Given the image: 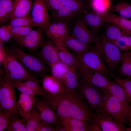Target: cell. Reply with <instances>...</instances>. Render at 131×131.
I'll use <instances>...</instances> for the list:
<instances>
[{
	"label": "cell",
	"mask_w": 131,
	"mask_h": 131,
	"mask_svg": "<svg viewBox=\"0 0 131 131\" xmlns=\"http://www.w3.org/2000/svg\"><path fill=\"white\" fill-rule=\"evenodd\" d=\"M39 28L32 30L20 40L16 41L20 46L31 51L37 50L41 47L43 41L42 32Z\"/></svg>",
	"instance_id": "cell-15"
},
{
	"label": "cell",
	"mask_w": 131,
	"mask_h": 131,
	"mask_svg": "<svg viewBox=\"0 0 131 131\" xmlns=\"http://www.w3.org/2000/svg\"><path fill=\"white\" fill-rule=\"evenodd\" d=\"M20 117L17 112L14 113L10 124L6 131H26L25 123Z\"/></svg>",
	"instance_id": "cell-36"
},
{
	"label": "cell",
	"mask_w": 131,
	"mask_h": 131,
	"mask_svg": "<svg viewBox=\"0 0 131 131\" xmlns=\"http://www.w3.org/2000/svg\"><path fill=\"white\" fill-rule=\"evenodd\" d=\"M78 74L80 82H87L102 89L108 88L112 81L109 76L83 68Z\"/></svg>",
	"instance_id": "cell-13"
},
{
	"label": "cell",
	"mask_w": 131,
	"mask_h": 131,
	"mask_svg": "<svg viewBox=\"0 0 131 131\" xmlns=\"http://www.w3.org/2000/svg\"><path fill=\"white\" fill-rule=\"evenodd\" d=\"M41 121L39 113L33 106L25 120L26 131H36Z\"/></svg>",
	"instance_id": "cell-30"
},
{
	"label": "cell",
	"mask_w": 131,
	"mask_h": 131,
	"mask_svg": "<svg viewBox=\"0 0 131 131\" xmlns=\"http://www.w3.org/2000/svg\"><path fill=\"white\" fill-rule=\"evenodd\" d=\"M8 51L34 77L42 79L46 74L48 69L40 59L25 52L16 45H12Z\"/></svg>",
	"instance_id": "cell-2"
},
{
	"label": "cell",
	"mask_w": 131,
	"mask_h": 131,
	"mask_svg": "<svg viewBox=\"0 0 131 131\" xmlns=\"http://www.w3.org/2000/svg\"><path fill=\"white\" fill-rule=\"evenodd\" d=\"M111 41L123 51L125 52L131 50V34H125L116 40Z\"/></svg>",
	"instance_id": "cell-41"
},
{
	"label": "cell",
	"mask_w": 131,
	"mask_h": 131,
	"mask_svg": "<svg viewBox=\"0 0 131 131\" xmlns=\"http://www.w3.org/2000/svg\"><path fill=\"white\" fill-rule=\"evenodd\" d=\"M105 25V35L107 39L111 41L116 40L122 37L125 33L119 28L112 24L107 23Z\"/></svg>",
	"instance_id": "cell-34"
},
{
	"label": "cell",
	"mask_w": 131,
	"mask_h": 131,
	"mask_svg": "<svg viewBox=\"0 0 131 131\" xmlns=\"http://www.w3.org/2000/svg\"><path fill=\"white\" fill-rule=\"evenodd\" d=\"M14 113H7L0 110V131H6L10 124L13 115Z\"/></svg>",
	"instance_id": "cell-43"
},
{
	"label": "cell",
	"mask_w": 131,
	"mask_h": 131,
	"mask_svg": "<svg viewBox=\"0 0 131 131\" xmlns=\"http://www.w3.org/2000/svg\"><path fill=\"white\" fill-rule=\"evenodd\" d=\"M55 44L58 50L60 61L69 67L74 68L78 73L82 68L75 55L61 45Z\"/></svg>",
	"instance_id": "cell-21"
},
{
	"label": "cell",
	"mask_w": 131,
	"mask_h": 131,
	"mask_svg": "<svg viewBox=\"0 0 131 131\" xmlns=\"http://www.w3.org/2000/svg\"><path fill=\"white\" fill-rule=\"evenodd\" d=\"M122 0V1H123L124 0Z\"/></svg>",
	"instance_id": "cell-50"
},
{
	"label": "cell",
	"mask_w": 131,
	"mask_h": 131,
	"mask_svg": "<svg viewBox=\"0 0 131 131\" xmlns=\"http://www.w3.org/2000/svg\"><path fill=\"white\" fill-rule=\"evenodd\" d=\"M3 66L5 71L3 76L9 80H17L23 82L29 79L39 80L29 73L20 63L12 54L5 50L2 59Z\"/></svg>",
	"instance_id": "cell-4"
},
{
	"label": "cell",
	"mask_w": 131,
	"mask_h": 131,
	"mask_svg": "<svg viewBox=\"0 0 131 131\" xmlns=\"http://www.w3.org/2000/svg\"><path fill=\"white\" fill-rule=\"evenodd\" d=\"M42 97L35 98L33 104V107L39 113L42 121L55 126H62L61 121L57 114L47 100Z\"/></svg>",
	"instance_id": "cell-11"
},
{
	"label": "cell",
	"mask_w": 131,
	"mask_h": 131,
	"mask_svg": "<svg viewBox=\"0 0 131 131\" xmlns=\"http://www.w3.org/2000/svg\"><path fill=\"white\" fill-rule=\"evenodd\" d=\"M34 96L20 93L17 103V111L25 122V120L33 107Z\"/></svg>",
	"instance_id": "cell-24"
},
{
	"label": "cell",
	"mask_w": 131,
	"mask_h": 131,
	"mask_svg": "<svg viewBox=\"0 0 131 131\" xmlns=\"http://www.w3.org/2000/svg\"><path fill=\"white\" fill-rule=\"evenodd\" d=\"M4 78L12 84L14 88L17 89L21 93L34 96L39 95L37 92L27 86L22 82L17 80H9Z\"/></svg>",
	"instance_id": "cell-38"
},
{
	"label": "cell",
	"mask_w": 131,
	"mask_h": 131,
	"mask_svg": "<svg viewBox=\"0 0 131 131\" xmlns=\"http://www.w3.org/2000/svg\"><path fill=\"white\" fill-rule=\"evenodd\" d=\"M75 55L82 68L111 77L115 75L105 64L95 46L83 53Z\"/></svg>",
	"instance_id": "cell-3"
},
{
	"label": "cell",
	"mask_w": 131,
	"mask_h": 131,
	"mask_svg": "<svg viewBox=\"0 0 131 131\" xmlns=\"http://www.w3.org/2000/svg\"><path fill=\"white\" fill-rule=\"evenodd\" d=\"M102 89L104 96L100 111L106 113L124 125V122L127 117V115L123 106L111 94L108 88Z\"/></svg>",
	"instance_id": "cell-7"
},
{
	"label": "cell",
	"mask_w": 131,
	"mask_h": 131,
	"mask_svg": "<svg viewBox=\"0 0 131 131\" xmlns=\"http://www.w3.org/2000/svg\"><path fill=\"white\" fill-rule=\"evenodd\" d=\"M48 9L43 0H34L33 4L31 16L33 26L45 31L50 23Z\"/></svg>",
	"instance_id": "cell-12"
},
{
	"label": "cell",
	"mask_w": 131,
	"mask_h": 131,
	"mask_svg": "<svg viewBox=\"0 0 131 131\" xmlns=\"http://www.w3.org/2000/svg\"><path fill=\"white\" fill-rule=\"evenodd\" d=\"M110 10L117 12L123 17L127 19L131 18V3L121 1L111 5Z\"/></svg>",
	"instance_id": "cell-33"
},
{
	"label": "cell",
	"mask_w": 131,
	"mask_h": 131,
	"mask_svg": "<svg viewBox=\"0 0 131 131\" xmlns=\"http://www.w3.org/2000/svg\"><path fill=\"white\" fill-rule=\"evenodd\" d=\"M17 103L14 88L0 74V110L12 114L17 112Z\"/></svg>",
	"instance_id": "cell-8"
},
{
	"label": "cell",
	"mask_w": 131,
	"mask_h": 131,
	"mask_svg": "<svg viewBox=\"0 0 131 131\" xmlns=\"http://www.w3.org/2000/svg\"><path fill=\"white\" fill-rule=\"evenodd\" d=\"M69 23L71 24L69 26L71 35L89 47L93 46L97 37L92 34L77 15Z\"/></svg>",
	"instance_id": "cell-10"
},
{
	"label": "cell",
	"mask_w": 131,
	"mask_h": 131,
	"mask_svg": "<svg viewBox=\"0 0 131 131\" xmlns=\"http://www.w3.org/2000/svg\"><path fill=\"white\" fill-rule=\"evenodd\" d=\"M95 120L98 123L101 131H125L124 125L116 120L106 113L100 111L97 114Z\"/></svg>",
	"instance_id": "cell-18"
},
{
	"label": "cell",
	"mask_w": 131,
	"mask_h": 131,
	"mask_svg": "<svg viewBox=\"0 0 131 131\" xmlns=\"http://www.w3.org/2000/svg\"><path fill=\"white\" fill-rule=\"evenodd\" d=\"M81 2L86 4V3L88 0H78Z\"/></svg>",
	"instance_id": "cell-49"
},
{
	"label": "cell",
	"mask_w": 131,
	"mask_h": 131,
	"mask_svg": "<svg viewBox=\"0 0 131 131\" xmlns=\"http://www.w3.org/2000/svg\"><path fill=\"white\" fill-rule=\"evenodd\" d=\"M71 100L70 116L86 123L95 124L97 114L76 92H66Z\"/></svg>",
	"instance_id": "cell-5"
},
{
	"label": "cell",
	"mask_w": 131,
	"mask_h": 131,
	"mask_svg": "<svg viewBox=\"0 0 131 131\" xmlns=\"http://www.w3.org/2000/svg\"><path fill=\"white\" fill-rule=\"evenodd\" d=\"M94 44L97 50L105 61L108 68L114 73L123 59V53L115 43L104 35L97 37Z\"/></svg>",
	"instance_id": "cell-1"
},
{
	"label": "cell",
	"mask_w": 131,
	"mask_h": 131,
	"mask_svg": "<svg viewBox=\"0 0 131 131\" xmlns=\"http://www.w3.org/2000/svg\"><path fill=\"white\" fill-rule=\"evenodd\" d=\"M50 66L52 75L60 80L71 68L60 61L52 64Z\"/></svg>",
	"instance_id": "cell-37"
},
{
	"label": "cell",
	"mask_w": 131,
	"mask_h": 131,
	"mask_svg": "<svg viewBox=\"0 0 131 131\" xmlns=\"http://www.w3.org/2000/svg\"><path fill=\"white\" fill-rule=\"evenodd\" d=\"M109 91L119 101L123 106L127 115L131 106V102L122 88L114 81H112L108 88Z\"/></svg>",
	"instance_id": "cell-26"
},
{
	"label": "cell",
	"mask_w": 131,
	"mask_h": 131,
	"mask_svg": "<svg viewBox=\"0 0 131 131\" xmlns=\"http://www.w3.org/2000/svg\"><path fill=\"white\" fill-rule=\"evenodd\" d=\"M39 52L41 59L50 66L60 61L58 50L55 45L50 40H44Z\"/></svg>",
	"instance_id": "cell-17"
},
{
	"label": "cell",
	"mask_w": 131,
	"mask_h": 131,
	"mask_svg": "<svg viewBox=\"0 0 131 131\" xmlns=\"http://www.w3.org/2000/svg\"><path fill=\"white\" fill-rule=\"evenodd\" d=\"M64 6L77 15L87 9L86 4L78 0H63Z\"/></svg>",
	"instance_id": "cell-35"
},
{
	"label": "cell",
	"mask_w": 131,
	"mask_h": 131,
	"mask_svg": "<svg viewBox=\"0 0 131 131\" xmlns=\"http://www.w3.org/2000/svg\"><path fill=\"white\" fill-rule=\"evenodd\" d=\"M77 16L87 26L90 28V31L95 36L101 28L105 22L99 15L87 8Z\"/></svg>",
	"instance_id": "cell-16"
},
{
	"label": "cell",
	"mask_w": 131,
	"mask_h": 131,
	"mask_svg": "<svg viewBox=\"0 0 131 131\" xmlns=\"http://www.w3.org/2000/svg\"><path fill=\"white\" fill-rule=\"evenodd\" d=\"M105 23L117 26L126 34H131V20L117 15L109 11L100 16Z\"/></svg>",
	"instance_id": "cell-22"
},
{
	"label": "cell",
	"mask_w": 131,
	"mask_h": 131,
	"mask_svg": "<svg viewBox=\"0 0 131 131\" xmlns=\"http://www.w3.org/2000/svg\"><path fill=\"white\" fill-rule=\"evenodd\" d=\"M48 10L51 12L57 10L64 6L63 0H43Z\"/></svg>",
	"instance_id": "cell-46"
},
{
	"label": "cell",
	"mask_w": 131,
	"mask_h": 131,
	"mask_svg": "<svg viewBox=\"0 0 131 131\" xmlns=\"http://www.w3.org/2000/svg\"><path fill=\"white\" fill-rule=\"evenodd\" d=\"M33 27V25L12 27L13 38L16 41H19L32 30Z\"/></svg>",
	"instance_id": "cell-39"
},
{
	"label": "cell",
	"mask_w": 131,
	"mask_h": 131,
	"mask_svg": "<svg viewBox=\"0 0 131 131\" xmlns=\"http://www.w3.org/2000/svg\"><path fill=\"white\" fill-rule=\"evenodd\" d=\"M51 13L53 22L69 23L77 16L64 6Z\"/></svg>",
	"instance_id": "cell-29"
},
{
	"label": "cell",
	"mask_w": 131,
	"mask_h": 131,
	"mask_svg": "<svg viewBox=\"0 0 131 131\" xmlns=\"http://www.w3.org/2000/svg\"><path fill=\"white\" fill-rule=\"evenodd\" d=\"M14 0H0V25L7 22L10 19Z\"/></svg>",
	"instance_id": "cell-31"
},
{
	"label": "cell",
	"mask_w": 131,
	"mask_h": 131,
	"mask_svg": "<svg viewBox=\"0 0 131 131\" xmlns=\"http://www.w3.org/2000/svg\"><path fill=\"white\" fill-rule=\"evenodd\" d=\"M130 53H131V52H130Z\"/></svg>",
	"instance_id": "cell-51"
},
{
	"label": "cell",
	"mask_w": 131,
	"mask_h": 131,
	"mask_svg": "<svg viewBox=\"0 0 131 131\" xmlns=\"http://www.w3.org/2000/svg\"><path fill=\"white\" fill-rule=\"evenodd\" d=\"M119 67V77L123 76L131 80V54L130 52L125 51Z\"/></svg>",
	"instance_id": "cell-32"
},
{
	"label": "cell",
	"mask_w": 131,
	"mask_h": 131,
	"mask_svg": "<svg viewBox=\"0 0 131 131\" xmlns=\"http://www.w3.org/2000/svg\"><path fill=\"white\" fill-rule=\"evenodd\" d=\"M61 120L66 131H101L98 123H86L71 116Z\"/></svg>",
	"instance_id": "cell-19"
},
{
	"label": "cell",
	"mask_w": 131,
	"mask_h": 131,
	"mask_svg": "<svg viewBox=\"0 0 131 131\" xmlns=\"http://www.w3.org/2000/svg\"><path fill=\"white\" fill-rule=\"evenodd\" d=\"M78 73L74 68L71 67L60 79L67 93L75 92L79 84Z\"/></svg>",
	"instance_id": "cell-25"
},
{
	"label": "cell",
	"mask_w": 131,
	"mask_h": 131,
	"mask_svg": "<svg viewBox=\"0 0 131 131\" xmlns=\"http://www.w3.org/2000/svg\"><path fill=\"white\" fill-rule=\"evenodd\" d=\"M111 6V0H89L88 9L101 16L109 11Z\"/></svg>",
	"instance_id": "cell-28"
},
{
	"label": "cell",
	"mask_w": 131,
	"mask_h": 131,
	"mask_svg": "<svg viewBox=\"0 0 131 131\" xmlns=\"http://www.w3.org/2000/svg\"><path fill=\"white\" fill-rule=\"evenodd\" d=\"M36 131H56V127L52 124L41 121Z\"/></svg>",
	"instance_id": "cell-47"
},
{
	"label": "cell",
	"mask_w": 131,
	"mask_h": 131,
	"mask_svg": "<svg viewBox=\"0 0 131 131\" xmlns=\"http://www.w3.org/2000/svg\"><path fill=\"white\" fill-rule=\"evenodd\" d=\"M33 21L31 15L28 14L25 16L15 18L10 20L9 25L13 27L33 26Z\"/></svg>",
	"instance_id": "cell-42"
},
{
	"label": "cell",
	"mask_w": 131,
	"mask_h": 131,
	"mask_svg": "<svg viewBox=\"0 0 131 131\" xmlns=\"http://www.w3.org/2000/svg\"><path fill=\"white\" fill-rule=\"evenodd\" d=\"M54 44H60L70 49L73 51L75 54L83 53L91 47L88 46L70 34L58 42Z\"/></svg>",
	"instance_id": "cell-23"
},
{
	"label": "cell",
	"mask_w": 131,
	"mask_h": 131,
	"mask_svg": "<svg viewBox=\"0 0 131 131\" xmlns=\"http://www.w3.org/2000/svg\"><path fill=\"white\" fill-rule=\"evenodd\" d=\"M76 91L94 112L97 114L100 113L104 98L102 89L87 82H80Z\"/></svg>",
	"instance_id": "cell-6"
},
{
	"label": "cell",
	"mask_w": 131,
	"mask_h": 131,
	"mask_svg": "<svg viewBox=\"0 0 131 131\" xmlns=\"http://www.w3.org/2000/svg\"><path fill=\"white\" fill-rule=\"evenodd\" d=\"M45 34L55 43L69 35L68 23H50L44 31Z\"/></svg>",
	"instance_id": "cell-14"
},
{
	"label": "cell",
	"mask_w": 131,
	"mask_h": 131,
	"mask_svg": "<svg viewBox=\"0 0 131 131\" xmlns=\"http://www.w3.org/2000/svg\"><path fill=\"white\" fill-rule=\"evenodd\" d=\"M39 81L33 79H28L23 82L26 86L33 90L37 92L39 95L42 97L44 96L46 93L42 88L39 85Z\"/></svg>",
	"instance_id": "cell-44"
},
{
	"label": "cell",
	"mask_w": 131,
	"mask_h": 131,
	"mask_svg": "<svg viewBox=\"0 0 131 131\" xmlns=\"http://www.w3.org/2000/svg\"><path fill=\"white\" fill-rule=\"evenodd\" d=\"M33 5L32 0H14L10 20L29 14Z\"/></svg>",
	"instance_id": "cell-27"
},
{
	"label": "cell",
	"mask_w": 131,
	"mask_h": 131,
	"mask_svg": "<svg viewBox=\"0 0 131 131\" xmlns=\"http://www.w3.org/2000/svg\"><path fill=\"white\" fill-rule=\"evenodd\" d=\"M42 88L46 94L56 95L66 92L60 80L53 75H45L41 80Z\"/></svg>",
	"instance_id": "cell-20"
},
{
	"label": "cell",
	"mask_w": 131,
	"mask_h": 131,
	"mask_svg": "<svg viewBox=\"0 0 131 131\" xmlns=\"http://www.w3.org/2000/svg\"><path fill=\"white\" fill-rule=\"evenodd\" d=\"M114 81L122 88L126 96L131 102V80L122 78L115 75L112 76Z\"/></svg>",
	"instance_id": "cell-40"
},
{
	"label": "cell",
	"mask_w": 131,
	"mask_h": 131,
	"mask_svg": "<svg viewBox=\"0 0 131 131\" xmlns=\"http://www.w3.org/2000/svg\"><path fill=\"white\" fill-rule=\"evenodd\" d=\"M42 97L48 101L60 120L70 116L71 101L66 92L54 96L46 93Z\"/></svg>",
	"instance_id": "cell-9"
},
{
	"label": "cell",
	"mask_w": 131,
	"mask_h": 131,
	"mask_svg": "<svg viewBox=\"0 0 131 131\" xmlns=\"http://www.w3.org/2000/svg\"><path fill=\"white\" fill-rule=\"evenodd\" d=\"M10 25L2 26L0 28V40L7 42H8L13 38L11 29Z\"/></svg>",
	"instance_id": "cell-45"
},
{
	"label": "cell",
	"mask_w": 131,
	"mask_h": 131,
	"mask_svg": "<svg viewBox=\"0 0 131 131\" xmlns=\"http://www.w3.org/2000/svg\"></svg>",
	"instance_id": "cell-52"
},
{
	"label": "cell",
	"mask_w": 131,
	"mask_h": 131,
	"mask_svg": "<svg viewBox=\"0 0 131 131\" xmlns=\"http://www.w3.org/2000/svg\"><path fill=\"white\" fill-rule=\"evenodd\" d=\"M130 122L129 127L128 128H126V131H131V107L127 115Z\"/></svg>",
	"instance_id": "cell-48"
}]
</instances>
